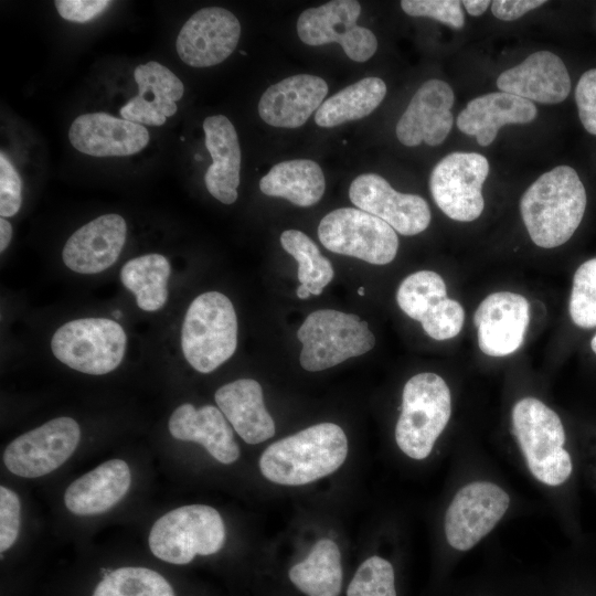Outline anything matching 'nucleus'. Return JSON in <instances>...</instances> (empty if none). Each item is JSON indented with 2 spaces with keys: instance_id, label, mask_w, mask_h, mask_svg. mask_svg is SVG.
<instances>
[{
  "instance_id": "1",
  "label": "nucleus",
  "mask_w": 596,
  "mask_h": 596,
  "mask_svg": "<svg viewBox=\"0 0 596 596\" xmlns=\"http://www.w3.org/2000/svg\"><path fill=\"white\" fill-rule=\"evenodd\" d=\"M586 191L570 166H557L534 181L520 201V211L533 243L553 248L566 243L581 224Z\"/></svg>"
},
{
  "instance_id": "2",
  "label": "nucleus",
  "mask_w": 596,
  "mask_h": 596,
  "mask_svg": "<svg viewBox=\"0 0 596 596\" xmlns=\"http://www.w3.org/2000/svg\"><path fill=\"white\" fill-rule=\"evenodd\" d=\"M348 455L343 429L320 423L268 446L259 458V469L268 480L301 486L336 471Z\"/></svg>"
},
{
  "instance_id": "3",
  "label": "nucleus",
  "mask_w": 596,
  "mask_h": 596,
  "mask_svg": "<svg viewBox=\"0 0 596 596\" xmlns=\"http://www.w3.org/2000/svg\"><path fill=\"white\" fill-rule=\"evenodd\" d=\"M181 347L189 364L201 373L214 371L234 354L237 318L228 297L207 291L194 298L183 320Z\"/></svg>"
},
{
  "instance_id": "4",
  "label": "nucleus",
  "mask_w": 596,
  "mask_h": 596,
  "mask_svg": "<svg viewBox=\"0 0 596 596\" xmlns=\"http://www.w3.org/2000/svg\"><path fill=\"white\" fill-rule=\"evenodd\" d=\"M513 433L531 473L549 486L565 482L572 472L564 449L565 432L558 415L535 397H524L512 409Z\"/></svg>"
},
{
  "instance_id": "5",
  "label": "nucleus",
  "mask_w": 596,
  "mask_h": 596,
  "mask_svg": "<svg viewBox=\"0 0 596 596\" xmlns=\"http://www.w3.org/2000/svg\"><path fill=\"white\" fill-rule=\"evenodd\" d=\"M451 414L450 391L435 373L412 376L403 389L402 412L395 426L400 449L411 458H426Z\"/></svg>"
},
{
  "instance_id": "6",
  "label": "nucleus",
  "mask_w": 596,
  "mask_h": 596,
  "mask_svg": "<svg viewBox=\"0 0 596 596\" xmlns=\"http://www.w3.org/2000/svg\"><path fill=\"white\" fill-rule=\"evenodd\" d=\"M302 343L299 355L306 371L332 368L350 358L362 355L375 345L368 322L353 313L333 309L311 312L297 330Z\"/></svg>"
},
{
  "instance_id": "7",
  "label": "nucleus",
  "mask_w": 596,
  "mask_h": 596,
  "mask_svg": "<svg viewBox=\"0 0 596 596\" xmlns=\"http://www.w3.org/2000/svg\"><path fill=\"white\" fill-rule=\"evenodd\" d=\"M225 526L212 507L190 504L171 510L158 519L149 534L155 556L172 564H187L196 554L210 555L221 550Z\"/></svg>"
},
{
  "instance_id": "8",
  "label": "nucleus",
  "mask_w": 596,
  "mask_h": 596,
  "mask_svg": "<svg viewBox=\"0 0 596 596\" xmlns=\"http://www.w3.org/2000/svg\"><path fill=\"white\" fill-rule=\"evenodd\" d=\"M127 344L123 327L107 318H81L61 326L51 350L65 365L91 375H103L121 363Z\"/></svg>"
},
{
  "instance_id": "9",
  "label": "nucleus",
  "mask_w": 596,
  "mask_h": 596,
  "mask_svg": "<svg viewBox=\"0 0 596 596\" xmlns=\"http://www.w3.org/2000/svg\"><path fill=\"white\" fill-rule=\"evenodd\" d=\"M320 243L329 251L374 265L391 263L398 237L383 220L354 207H341L324 215L318 226Z\"/></svg>"
},
{
  "instance_id": "10",
  "label": "nucleus",
  "mask_w": 596,
  "mask_h": 596,
  "mask_svg": "<svg viewBox=\"0 0 596 596\" xmlns=\"http://www.w3.org/2000/svg\"><path fill=\"white\" fill-rule=\"evenodd\" d=\"M488 172V160L480 153L447 155L430 173L429 188L435 203L451 220L478 219L485 206L481 189Z\"/></svg>"
},
{
  "instance_id": "11",
  "label": "nucleus",
  "mask_w": 596,
  "mask_h": 596,
  "mask_svg": "<svg viewBox=\"0 0 596 596\" xmlns=\"http://www.w3.org/2000/svg\"><path fill=\"white\" fill-rule=\"evenodd\" d=\"M361 6L355 0H333L305 10L297 21L299 39L307 45L339 43L349 58L365 62L376 52L373 32L358 24Z\"/></svg>"
},
{
  "instance_id": "12",
  "label": "nucleus",
  "mask_w": 596,
  "mask_h": 596,
  "mask_svg": "<svg viewBox=\"0 0 596 596\" xmlns=\"http://www.w3.org/2000/svg\"><path fill=\"white\" fill-rule=\"evenodd\" d=\"M79 438L75 419L54 418L13 439L4 449L3 461L17 476L41 477L63 465L75 451Z\"/></svg>"
},
{
  "instance_id": "13",
  "label": "nucleus",
  "mask_w": 596,
  "mask_h": 596,
  "mask_svg": "<svg viewBox=\"0 0 596 596\" xmlns=\"http://www.w3.org/2000/svg\"><path fill=\"white\" fill-rule=\"evenodd\" d=\"M510 504L508 493L488 481L464 486L445 515V534L451 547L468 551L501 520Z\"/></svg>"
},
{
  "instance_id": "14",
  "label": "nucleus",
  "mask_w": 596,
  "mask_h": 596,
  "mask_svg": "<svg viewBox=\"0 0 596 596\" xmlns=\"http://www.w3.org/2000/svg\"><path fill=\"white\" fill-rule=\"evenodd\" d=\"M241 24L228 10L203 8L193 13L181 28L175 49L179 57L193 67L220 64L237 46Z\"/></svg>"
},
{
  "instance_id": "15",
  "label": "nucleus",
  "mask_w": 596,
  "mask_h": 596,
  "mask_svg": "<svg viewBox=\"0 0 596 596\" xmlns=\"http://www.w3.org/2000/svg\"><path fill=\"white\" fill-rule=\"evenodd\" d=\"M351 202L384 222L402 235H416L430 223V210L419 195L401 193L376 173L356 177L349 188Z\"/></svg>"
},
{
  "instance_id": "16",
  "label": "nucleus",
  "mask_w": 596,
  "mask_h": 596,
  "mask_svg": "<svg viewBox=\"0 0 596 596\" xmlns=\"http://www.w3.org/2000/svg\"><path fill=\"white\" fill-rule=\"evenodd\" d=\"M530 322L525 297L510 291L487 296L473 315L480 350L490 356L515 352L523 343Z\"/></svg>"
},
{
  "instance_id": "17",
  "label": "nucleus",
  "mask_w": 596,
  "mask_h": 596,
  "mask_svg": "<svg viewBox=\"0 0 596 596\" xmlns=\"http://www.w3.org/2000/svg\"><path fill=\"white\" fill-rule=\"evenodd\" d=\"M455 96L444 81L425 82L412 97L396 125V137L407 147L440 145L451 130Z\"/></svg>"
},
{
  "instance_id": "18",
  "label": "nucleus",
  "mask_w": 596,
  "mask_h": 596,
  "mask_svg": "<svg viewBox=\"0 0 596 596\" xmlns=\"http://www.w3.org/2000/svg\"><path fill=\"white\" fill-rule=\"evenodd\" d=\"M71 145L93 157H125L141 151L149 142L142 125L107 113H87L76 117L68 130Z\"/></svg>"
},
{
  "instance_id": "19",
  "label": "nucleus",
  "mask_w": 596,
  "mask_h": 596,
  "mask_svg": "<svg viewBox=\"0 0 596 596\" xmlns=\"http://www.w3.org/2000/svg\"><path fill=\"white\" fill-rule=\"evenodd\" d=\"M127 224L118 214H105L86 223L66 241L62 258L78 274H97L116 263L125 245Z\"/></svg>"
},
{
  "instance_id": "20",
  "label": "nucleus",
  "mask_w": 596,
  "mask_h": 596,
  "mask_svg": "<svg viewBox=\"0 0 596 596\" xmlns=\"http://www.w3.org/2000/svg\"><path fill=\"white\" fill-rule=\"evenodd\" d=\"M328 93L326 81L298 74L269 86L258 103V114L268 125L298 128L321 106Z\"/></svg>"
},
{
  "instance_id": "21",
  "label": "nucleus",
  "mask_w": 596,
  "mask_h": 596,
  "mask_svg": "<svg viewBox=\"0 0 596 596\" xmlns=\"http://www.w3.org/2000/svg\"><path fill=\"white\" fill-rule=\"evenodd\" d=\"M500 92L542 104L563 102L571 92V78L563 61L549 51H539L501 73Z\"/></svg>"
},
{
  "instance_id": "22",
  "label": "nucleus",
  "mask_w": 596,
  "mask_h": 596,
  "mask_svg": "<svg viewBox=\"0 0 596 596\" xmlns=\"http://www.w3.org/2000/svg\"><path fill=\"white\" fill-rule=\"evenodd\" d=\"M134 77L138 95L120 108V116L142 126H162L167 117L178 110L175 102L183 96V83L168 67L155 61L138 65Z\"/></svg>"
},
{
  "instance_id": "23",
  "label": "nucleus",
  "mask_w": 596,
  "mask_h": 596,
  "mask_svg": "<svg viewBox=\"0 0 596 596\" xmlns=\"http://www.w3.org/2000/svg\"><path fill=\"white\" fill-rule=\"evenodd\" d=\"M203 130L213 160L204 174L205 187L216 200L232 204L237 199L242 158L236 130L223 115L205 118Z\"/></svg>"
},
{
  "instance_id": "24",
  "label": "nucleus",
  "mask_w": 596,
  "mask_h": 596,
  "mask_svg": "<svg viewBox=\"0 0 596 596\" xmlns=\"http://www.w3.org/2000/svg\"><path fill=\"white\" fill-rule=\"evenodd\" d=\"M170 434L180 440L201 444L217 461L228 465L240 457L234 434L220 408L204 405L196 409L185 403L169 419Z\"/></svg>"
},
{
  "instance_id": "25",
  "label": "nucleus",
  "mask_w": 596,
  "mask_h": 596,
  "mask_svg": "<svg viewBox=\"0 0 596 596\" xmlns=\"http://www.w3.org/2000/svg\"><path fill=\"white\" fill-rule=\"evenodd\" d=\"M536 114L532 102L513 94L494 92L471 99L459 114L457 126L486 147L496 139L502 126L531 123Z\"/></svg>"
},
{
  "instance_id": "26",
  "label": "nucleus",
  "mask_w": 596,
  "mask_h": 596,
  "mask_svg": "<svg viewBox=\"0 0 596 596\" xmlns=\"http://www.w3.org/2000/svg\"><path fill=\"white\" fill-rule=\"evenodd\" d=\"M215 402L235 432L247 444H259L275 435V423L267 412L260 384L240 379L221 386Z\"/></svg>"
},
{
  "instance_id": "27",
  "label": "nucleus",
  "mask_w": 596,
  "mask_h": 596,
  "mask_svg": "<svg viewBox=\"0 0 596 596\" xmlns=\"http://www.w3.org/2000/svg\"><path fill=\"white\" fill-rule=\"evenodd\" d=\"M130 482L128 465L121 459H111L72 482L65 491L64 502L74 514H99L126 496Z\"/></svg>"
},
{
  "instance_id": "28",
  "label": "nucleus",
  "mask_w": 596,
  "mask_h": 596,
  "mask_svg": "<svg viewBox=\"0 0 596 596\" xmlns=\"http://www.w3.org/2000/svg\"><path fill=\"white\" fill-rule=\"evenodd\" d=\"M324 188L321 167L308 159L276 163L259 181L264 194L286 199L302 207L319 202Z\"/></svg>"
},
{
  "instance_id": "29",
  "label": "nucleus",
  "mask_w": 596,
  "mask_h": 596,
  "mask_svg": "<svg viewBox=\"0 0 596 596\" xmlns=\"http://www.w3.org/2000/svg\"><path fill=\"white\" fill-rule=\"evenodd\" d=\"M289 578L307 596H338L342 585V567L336 542L319 540L309 555L290 568Z\"/></svg>"
},
{
  "instance_id": "30",
  "label": "nucleus",
  "mask_w": 596,
  "mask_h": 596,
  "mask_svg": "<svg viewBox=\"0 0 596 596\" xmlns=\"http://www.w3.org/2000/svg\"><path fill=\"white\" fill-rule=\"evenodd\" d=\"M386 95L379 77H364L326 99L315 114L318 126L329 128L370 115Z\"/></svg>"
},
{
  "instance_id": "31",
  "label": "nucleus",
  "mask_w": 596,
  "mask_h": 596,
  "mask_svg": "<svg viewBox=\"0 0 596 596\" xmlns=\"http://www.w3.org/2000/svg\"><path fill=\"white\" fill-rule=\"evenodd\" d=\"M170 274L169 260L161 254L151 253L128 260L120 270V280L135 295L140 309L157 311L168 299Z\"/></svg>"
},
{
  "instance_id": "32",
  "label": "nucleus",
  "mask_w": 596,
  "mask_h": 596,
  "mask_svg": "<svg viewBox=\"0 0 596 596\" xmlns=\"http://www.w3.org/2000/svg\"><path fill=\"white\" fill-rule=\"evenodd\" d=\"M283 248L298 263L297 277L311 295L318 296L333 279L334 270L315 242L298 230H287L280 235Z\"/></svg>"
},
{
  "instance_id": "33",
  "label": "nucleus",
  "mask_w": 596,
  "mask_h": 596,
  "mask_svg": "<svg viewBox=\"0 0 596 596\" xmlns=\"http://www.w3.org/2000/svg\"><path fill=\"white\" fill-rule=\"evenodd\" d=\"M445 298H447L446 284L441 276L433 270L411 274L403 279L396 292V301L403 312L419 322Z\"/></svg>"
},
{
  "instance_id": "34",
  "label": "nucleus",
  "mask_w": 596,
  "mask_h": 596,
  "mask_svg": "<svg viewBox=\"0 0 596 596\" xmlns=\"http://www.w3.org/2000/svg\"><path fill=\"white\" fill-rule=\"evenodd\" d=\"M93 596H174L159 573L146 567H121L107 574Z\"/></svg>"
},
{
  "instance_id": "35",
  "label": "nucleus",
  "mask_w": 596,
  "mask_h": 596,
  "mask_svg": "<svg viewBox=\"0 0 596 596\" xmlns=\"http://www.w3.org/2000/svg\"><path fill=\"white\" fill-rule=\"evenodd\" d=\"M568 309L577 327H596V258L586 260L576 269Z\"/></svg>"
},
{
  "instance_id": "36",
  "label": "nucleus",
  "mask_w": 596,
  "mask_h": 596,
  "mask_svg": "<svg viewBox=\"0 0 596 596\" xmlns=\"http://www.w3.org/2000/svg\"><path fill=\"white\" fill-rule=\"evenodd\" d=\"M347 596H396L392 564L380 556L365 560L350 582Z\"/></svg>"
},
{
  "instance_id": "37",
  "label": "nucleus",
  "mask_w": 596,
  "mask_h": 596,
  "mask_svg": "<svg viewBox=\"0 0 596 596\" xmlns=\"http://www.w3.org/2000/svg\"><path fill=\"white\" fill-rule=\"evenodd\" d=\"M464 320L462 306L447 297L421 323L427 336L441 341L456 337L464 326Z\"/></svg>"
},
{
  "instance_id": "38",
  "label": "nucleus",
  "mask_w": 596,
  "mask_h": 596,
  "mask_svg": "<svg viewBox=\"0 0 596 596\" xmlns=\"http://www.w3.org/2000/svg\"><path fill=\"white\" fill-rule=\"evenodd\" d=\"M401 7L411 17H428L455 29L465 23L461 2L457 0H403Z\"/></svg>"
},
{
  "instance_id": "39",
  "label": "nucleus",
  "mask_w": 596,
  "mask_h": 596,
  "mask_svg": "<svg viewBox=\"0 0 596 596\" xmlns=\"http://www.w3.org/2000/svg\"><path fill=\"white\" fill-rule=\"evenodd\" d=\"M22 203V180L3 152L0 155V215L10 217Z\"/></svg>"
},
{
  "instance_id": "40",
  "label": "nucleus",
  "mask_w": 596,
  "mask_h": 596,
  "mask_svg": "<svg viewBox=\"0 0 596 596\" xmlns=\"http://www.w3.org/2000/svg\"><path fill=\"white\" fill-rule=\"evenodd\" d=\"M20 500L4 486L0 487V551L4 552L15 542L20 529Z\"/></svg>"
},
{
  "instance_id": "41",
  "label": "nucleus",
  "mask_w": 596,
  "mask_h": 596,
  "mask_svg": "<svg viewBox=\"0 0 596 596\" xmlns=\"http://www.w3.org/2000/svg\"><path fill=\"white\" fill-rule=\"evenodd\" d=\"M575 100L584 128L596 135V68L581 76L575 89Z\"/></svg>"
},
{
  "instance_id": "42",
  "label": "nucleus",
  "mask_w": 596,
  "mask_h": 596,
  "mask_svg": "<svg viewBox=\"0 0 596 596\" xmlns=\"http://www.w3.org/2000/svg\"><path fill=\"white\" fill-rule=\"evenodd\" d=\"M54 3L63 19L84 23L99 15L111 2L108 0H57Z\"/></svg>"
},
{
  "instance_id": "43",
  "label": "nucleus",
  "mask_w": 596,
  "mask_h": 596,
  "mask_svg": "<svg viewBox=\"0 0 596 596\" xmlns=\"http://www.w3.org/2000/svg\"><path fill=\"white\" fill-rule=\"evenodd\" d=\"M544 3V0H494L491 11L500 20L513 21Z\"/></svg>"
},
{
  "instance_id": "44",
  "label": "nucleus",
  "mask_w": 596,
  "mask_h": 596,
  "mask_svg": "<svg viewBox=\"0 0 596 596\" xmlns=\"http://www.w3.org/2000/svg\"><path fill=\"white\" fill-rule=\"evenodd\" d=\"M470 15H480L491 4L488 0H465L461 2Z\"/></svg>"
},
{
  "instance_id": "45",
  "label": "nucleus",
  "mask_w": 596,
  "mask_h": 596,
  "mask_svg": "<svg viewBox=\"0 0 596 596\" xmlns=\"http://www.w3.org/2000/svg\"><path fill=\"white\" fill-rule=\"evenodd\" d=\"M12 238V226L8 220L0 217V252H3Z\"/></svg>"
},
{
  "instance_id": "46",
  "label": "nucleus",
  "mask_w": 596,
  "mask_h": 596,
  "mask_svg": "<svg viewBox=\"0 0 596 596\" xmlns=\"http://www.w3.org/2000/svg\"><path fill=\"white\" fill-rule=\"evenodd\" d=\"M296 292H297V296H298L300 299H307V298H309V296L311 295V294L309 292L308 288H307L306 286L301 285V284L298 286Z\"/></svg>"
},
{
  "instance_id": "47",
  "label": "nucleus",
  "mask_w": 596,
  "mask_h": 596,
  "mask_svg": "<svg viewBox=\"0 0 596 596\" xmlns=\"http://www.w3.org/2000/svg\"><path fill=\"white\" fill-rule=\"evenodd\" d=\"M590 347H592V350L594 351V353L596 354V334L593 337V339L590 341Z\"/></svg>"
},
{
  "instance_id": "48",
  "label": "nucleus",
  "mask_w": 596,
  "mask_h": 596,
  "mask_svg": "<svg viewBox=\"0 0 596 596\" xmlns=\"http://www.w3.org/2000/svg\"><path fill=\"white\" fill-rule=\"evenodd\" d=\"M358 294H359L360 296H363V295H364V287H360V288L358 289Z\"/></svg>"
},
{
  "instance_id": "49",
  "label": "nucleus",
  "mask_w": 596,
  "mask_h": 596,
  "mask_svg": "<svg viewBox=\"0 0 596 596\" xmlns=\"http://www.w3.org/2000/svg\"><path fill=\"white\" fill-rule=\"evenodd\" d=\"M114 315H115V317H120L121 312L120 311H115Z\"/></svg>"
},
{
  "instance_id": "50",
  "label": "nucleus",
  "mask_w": 596,
  "mask_h": 596,
  "mask_svg": "<svg viewBox=\"0 0 596 596\" xmlns=\"http://www.w3.org/2000/svg\"><path fill=\"white\" fill-rule=\"evenodd\" d=\"M240 53L246 55V52H244V51H240Z\"/></svg>"
}]
</instances>
